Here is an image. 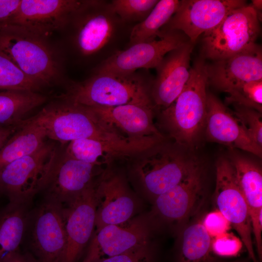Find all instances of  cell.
Returning a JSON list of instances; mask_svg holds the SVG:
<instances>
[{
    "label": "cell",
    "instance_id": "obj_34",
    "mask_svg": "<svg viewBox=\"0 0 262 262\" xmlns=\"http://www.w3.org/2000/svg\"><path fill=\"white\" fill-rule=\"evenodd\" d=\"M242 246L241 240L228 231L212 238V240L213 253L220 257L236 256L241 251Z\"/></svg>",
    "mask_w": 262,
    "mask_h": 262
},
{
    "label": "cell",
    "instance_id": "obj_37",
    "mask_svg": "<svg viewBox=\"0 0 262 262\" xmlns=\"http://www.w3.org/2000/svg\"><path fill=\"white\" fill-rule=\"evenodd\" d=\"M21 0H0V26L7 24L16 13Z\"/></svg>",
    "mask_w": 262,
    "mask_h": 262
},
{
    "label": "cell",
    "instance_id": "obj_33",
    "mask_svg": "<svg viewBox=\"0 0 262 262\" xmlns=\"http://www.w3.org/2000/svg\"><path fill=\"white\" fill-rule=\"evenodd\" d=\"M233 115L249 138L262 148V113L255 109L239 105H234Z\"/></svg>",
    "mask_w": 262,
    "mask_h": 262
},
{
    "label": "cell",
    "instance_id": "obj_28",
    "mask_svg": "<svg viewBox=\"0 0 262 262\" xmlns=\"http://www.w3.org/2000/svg\"><path fill=\"white\" fill-rule=\"evenodd\" d=\"M27 220L24 205L9 203L0 212V262L7 255L18 251Z\"/></svg>",
    "mask_w": 262,
    "mask_h": 262
},
{
    "label": "cell",
    "instance_id": "obj_14",
    "mask_svg": "<svg viewBox=\"0 0 262 262\" xmlns=\"http://www.w3.org/2000/svg\"><path fill=\"white\" fill-rule=\"evenodd\" d=\"M90 108L102 122L126 140L154 144L164 140L154 123L153 106L125 104Z\"/></svg>",
    "mask_w": 262,
    "mask_h": 262
},
{
    "label": "cell",
    "instance_id": "obj_23",
    "mask_svg": "<svg viewBox=\"0 0 262 262\" xmlns=\"http://www.w3.org/2000/svg\"><path fill=\"white\" fill-rule=\"evenodd\" d=\"M49 98L37 92L0 91V128L21 126L32 117L31 114Z\"/></svg>",
    "mask_w": 262,
    "mask_h": 262
},
{
    "label": "cell",
    "instance_id": "obj_12",
    "mask_svg": "<svg viewBox=\"0 0 262 262\" xmlns=\"http://www.w3.org/2000/svg\"><path fill=\"white\" fill-rule=\"evenodd\" d=\"M88 1L21 0L16 13L7 24L17 26L46 39L70 21Z\"/></svg>",
    "mask_w": 262,
    "mask_h": 262
},
{
    "label": "cell",
    "instance_id": "obj_16",
    "mask_svg": "<svg viewBox=\"0 0 262 262\" xmlns=\"http://www.w3.org/2000/svg\"><path fill=\"white\" fill-rule=\"evenodd\" d=\"M203 167L154 198V211L179 231L199 212L205 199Z\"/></svg>",
    "mask_w": 262,
    "mask_h": 262
},
{
    "label": "cell",
    "instance_id": "obj_11",
    "mask_svg": "<svg viewBox=\"0 0 262 262\" xmlns=\"http://www.w3.org/2000/svg\"><path fill=\"white\" fill-rule=\"evenodd\" d=\"M105 169L72 158L61 149L41 191L45 199L65 205L91 186Z\"/></svg>",
    "mask_w": 262,
    "mask_h": 262
},
{
    "label": "cell",
    "instance_id": "obj_27",
    "mask_svg": "<svg viewBox=\"0 0 262 262\" xmlns=\"http://www.w3.org/2000/svg\"><path fill=\"white\" fill-rule=\"evenodd\" d=\"M229 161L250 218L262 211V169L255 162L240 155L233 156Z\"/></svg>",
    "mask_w": 262,
    "mask_h": 262
},
{
    "label": "cell",
    "instance_id": "obj_39",
    "mask_svg": "<svg viewBox=\"0 0 262 262\" xmlns=\"http://www.w3.org/2000/svg\"><path fill=\"white\" fill-rule=\"evenodd\" d=\"M1 262H29L18 251L7 255Z\"/></svg>",
    "mask_w": 262,
    "mask_h": 262
},
{
    "label": "cell",
    "instance_id": "obj_20",
    "mask_svg": "<svg viewBox=\"0 0 262 262\" xmlns=\"http://www.w3.org/2000/svg\"><path fill=\"white\" fill-rule=\"evenodd\" d=\"M193 43L188 41L168 52L155 68L151 97L155 111L168 107L178 97L190 75V60Z\"/></svg>",
    "mask_w": 262,
    "mask_h": 262
},
{
    "label": "cell",
    "instance_id": "obj_15",
    "mask_svg": "<svg viewBox=\"0 0 262 262\" xmlns=\"http://www.w3.org/2000/svg\"><path fill=\"white\" fill-rule=\"evenodd\" d=\"M96 181L63 205L66 245L61 262H80L91 238L96 216Z\"/></svg>",
    "mask_w": 262,
    "mask_h": 262
},
{
    "label": "cell",
    "instance_id": "obj_36",
    "mask_svg": "<svg viewBox=\"0 0 262 262\" xmlns=\"http://www.w3.org/2000/svg\"><path fill=\"white\" fill-rule=\"evenodd\" d=\"M202 223L212 238L228 231L231 226L230 223L217 210L207 213L202 218Z\"/></svg>",
    "mask_w": 262,
    "mask_h": 262
},
{
    "label": "cell",
    "instance_id": "obj_26",
    "mask_svg": "<svg viewBox=\"0 0 262 262\" xmlns=\"http://www.w3.org/2000/svg\"><path fill=\"white\" fill-rule=\"evenodd\" d=\"M31 117L0 149V169L12 162L36 152L48 141L43 129Z\"/></svg>",
    "mask_w": 262,
    "mask_h": 262
},
{
    "label": "cell",
    "instance_id": "obj_13",
    "mask_svg": "<svg viewBox=\"0 0 262 262\" xmlns=\"http://www.w3.org/2000/svg\"><path fill=\"white\" fill-rule=\"evenodd\" d=\"M247 5L242 0H182L161 30H177L194 44L198 37L216 27L230 11Z\"/></svg>",
    "mask_w": 262,
    "mask_h": 262
},
{
    "label": "cell",
    "instance_id": "obj_1",
    "mask_svg": "<svg viewBox=\"0 0 262 262\" xmlns=\"http://www.w3.org/2000/svg\"><path fill=\"white\" fill-rule=\"evenodd\" d=\"M31 118L44 131L49 140L65 146L82 138L115 144L134 152L144 148L142 144L126 140L106 125L92 109L60 96L42 108Z\"/></svg>",
    "mask_w": 262,
    "mask_h": 262
},
{
    "label": "cell",
    "instance_id": "obj_18",
    "mask_svg": "<svg viewBox=\"0 0 262 262\" xmlns=\"http://www.w3.org/2000/svg\"><path fill=\"white\" fill-rule=\"evenodd\" d=\"M110 165L95 183L97 229L109 225H119L130 221L135 208L125 180L110 169Z\"/></svg>",
    "mask_w": 262,
    "mask_h": 262
},
{
    "label": "cell",
    "instance_id": "obj_10",
    "mask_svg": "<svg viewBox=\"0 0 262 262\" xmlns=\"http://www.w3.org/2000/svg\"><path fill=\"white\" fill-rule=\"evenodd\" d=\"M74 42L83 56L100 52L112 43L124 23L113 11L110 3L89 0L75 15Z\"/></svg>",
    "mask_w": 262,
    "mask_h": 262
},
{
    "label": "cell",
    "instance_id": "obj_38",
    "mask_svg": "<svg viewBox=\"0 0 262 262\" xmlns=\"http://www.w3.org/2000/svg\"><path fill=\"white\" fill-rule=\"evenodd\" d=\"M20 127L0 128V149L8 140V139Z\"/></svg>",
    "mask_w": 262,
    "mask_h": 262
},
{
    "label": "cell",
    "instance_id": "obj_19",
    "mask_svg": "<svg viewBox=\"0 0 262 262\" xmlns=\"http://www.w3.org/2000/svg\"><path fill=\"white\" fill-rule=\"evenodd\" d=\"M149 232L147 223L140 219L96 229L81 262H98L148 244Z\"/></svg>",
    "mask_w": 262,
    "mask_h": 262
},
{
    "label": "cell",
    "instance_id": "obj_9",
    "mask_svg": "<svg viewBox=\"0 0 262 262\" xmlns=\"http://www.w3.org/2000/svg\"><path fill=\"white\" fill-rule=\"evenodd\" d=\"M214 199L216 208L236 230L253 262L255 253L249 209L237 182L229 160L221 158L216 164Z\"/></svg>",
    "mask_w": 262,
    "mask_h": 262
},
{
    "label": "cell",
    "instance_id": "obj_30",
    "mask_svg": "<svg viewBox=\"0 0 262 262\" xmlns=\"http://www.w3.org/2000/svg\"><path fill=\"white\" fill-rule=\"evenodd\" d=\"M43 87L26 75L0 51V91L24 90L39 92Z\"/></svg>",
    "mask_w": 262,
    "mask_h": 262
},
{
    "label": "cell",
    "instance_id": "obj_22",
    "mask_svg": "<svg viewBox=\"0 0 262 262\" xmlns=\"http://www.w3.org/2000/svg\"><path fill=\"white\" fill-rule=\"evenodd\" d=\"M205 129L206 136L213 142L262 157V148L249 138L232 113L209 93Z\"/></svg>",
    "mask_w": 262,
    "mask_h": 262
},
{
    "label": "cell",
    "instance_id": "obj_40",
    "mask_svg": "<svg viewBox=\"0 0 262 262\" xmlns=\"http://www.w3.org/2000/svg\"><path fill=\"white\" fill-rule=\"evenodd\" d=\"M262 0H255L252 1V3L250 5L253 9L255 10L258 15V18L260 20V11H262Z\"/></svg>",
    "mask_w": 262,
    "mask_h": 262
},
{
    "label": "cell",
    "instance_id": "obj_21",
    "mask_svg": "<svg viewBox=\"0 0 262 262\" xmlns=\"http://www.w3.org/2000/svg\"><path fill=\"white\" fill-rule=\"evenodd\" d=\"M208 84L227 92L245 82L262 80V52L256 45L246 51L207 64Z\"/></svg>",
    "mask_w": 262,
    "mask_h": 262
},
{
    "label": "cell",
    "instance_id": "obj_3",
    "mask_svg": "<svg viewBox=\"0 0 262 262\" xmlns=\"http://www.w3.org/2000/svg\"><path fill=\"white\" fill-rule=\"evenodd\" d=\"M153 80L144 69L129 74L94 73L82 82L71 83L61 96L90 107L125 104L154 107L151 97Z\"/></svg>",
    "mask_w": 262,
    "mask_h": 262
},
{
    "label": "cell",
    "instance_id": "obj_41",
    "mask_svg": "<svg viewBox=\"0 0 262 262\" xmlns=\"http://www.w3.org/2000/svg\"></svg>",
    "mask_w": 262,
    "mask_h": 262
},
{
    "label": "cell",
    "instance_id": "obj_25",
    "mask_svg": "<svg viewBox=\"0 0 262 262\" xmlns=\"http://www.w3.org/2000/svg\"><path fill=\"white\" fill-rule=\"evenodd\" d=\"M64 150L72 158L102 166L110 165L117 158H128L136 153L115 144L89 138L72 141Z\"/></svg>",
    "mask_w": 262,
    "mask_h": 262
},
{
    "label": "cell",
    "instance_id": "obj_7",
    "mask_svg": "<svg viewBox=\"0 0 262 262\" xmlns=\"http://www.w3.org/2000/svg\"><path fill=\"white\" fill-rule=\"evenodd\" d=\"M260 32V20L250 5L233 10L203 34V56L214 61L249 49L257 45Z\"/></svg>",
    "mask_w": 262,
    "mask_h": 262
},
{
    "label": "cell",
    "instance_id": "obj_31",
    "mask_svg": "<svg viewBox=\"0 0 262 262\" xmlns=\"http://www.w3.org/2000/svg\"><path fill=\"white\" fill-rule=\"evenodd\" d=\"M228 104L244 106L262 111V80L245 82L228 90Z\"/></svg>",
    "mask_w": 262,
    "mask_h": 262
},
{
    "label": "cell",
    "instance_id": "obj_8",
    "mask_svg": "<svg viewBox=\"0 0 262 262\" xmlns=\"http://www.w3.org/2000/svg\"><path fill=\"white\" fill-rule=\"evenodd\" d=\"M158 36V40L135 44L113 53L100 63L94 73L129 74L156 68L168 52L189 41L177 30H161Z\"/></svg>",
    "mask_w": 262,
    "mask_h": 262
},
{
    "label": "cell",
    "instance_id": "obj_5",
    "mask_svg": "<svg viewBox=\"0 0 262 262\" xmlns=\"http://www.w3.org/2000/svg\"><path fill=\"white\" fill-rule=\"evenodd\" d=\"M0 51L44 87L59 76L58 64L46 39L17 26H0Z\"/></svg>",
    "mask_w": 262,
    "mask_h": 262
},
{
    "label": "cell",
    "instance_id": "obj_29",
    "mask_svg": "<svg viewBox=\"0 0 262 262\" xmlns=\"http://www.w3.org/2000/svg\"><path fill=\"white\" fill-rule=\"evenodd\" d=\"M180 3L178 0H159L149 15L132 28L129 46L155 40L176 12Z\"/></svg>",
    "mask_w": 262,
    "mask_h": 262
},
{
    "label": "cell",
    "instance_id": "obj_17",
    "mask_svg": "<svg viewBox=\"0 0 262 262\" xmlns=\"http://www.w3.org/2000/svg\"><path fill=\"white\" fill-rule=\"evenodd\" d=\"M33 221L31 246L37 262H61L66 245L63 205L45 199Z\"/></svg>",
    "mask_w": 262,
    "mask_h": 262
},
{
    "label": "cell",
    "instance_id": "obj_6",
    "mask_svg": "<svg viewBox=\"0 0 262 262\" xmlns=\"http://www.w3.org/2000/svg\"><path fill=\"white\" fill-rule=\"evenodd\" d=\"M60 150L55 142L48 140L36 152L0 169V194L10 203L25 205L41 191Z\"/></svg>",
    "mask_w": 262,
    "mask_h": 262
},
{
    "label": "cell",
    "instance_id": "obj_32",
    "mask_svg": "<svg viewBox=\"0 0 262 262\" xmlns=\"http://www.w3.org/2000/svg\"><path fill=\"white\" fill-rule=\"evenodd\" d=\"M158 0H113L112 10L124 23L142 21L151 12Z\"/></svg>",
    "mask_w": 262,
    "mask_h": 262
},
{
    "label": "cell",
    "instance_id": "obj_35",
    "mask_svg": "<svg viewBox=\"0 0 262 262\" xmlns=\"http://www.w3.org/2000/svg\"><path fill=\"white\" fill-rule=\"evenodd\" d=\"M152 251L148 244L98 262H152Z\"/></svg>",
    "mask_w": 262,
    "mask_h": 262
},
{
    "label": "cell",
    "instance_id": "obj_24",
    "mask_svg": "<svg viewBox=\"0 0 262 262\" xmlns=\"http://www.w3.org/2000/svg\"><path fill=\"white\" fill-rule=\"evenodd\" d=\"M177 262H214L212 238L202 223V217L192 218L179 231Z\"/></svg>",
    "mask_w": 262,
    "mask_h": 262
},
{
    "label": "cell",
    "instance_id": "obj_2",
    "mask_svg": "<svg viewBox=\"0 0 262 262\" xmlns=\"http://www.w3.org/2000/svg\"><path fill=\"white\" fill-rule=\"evenodd\" d=\"M207 64L196 60L183 90L167 108L160 111V128L177 144L194 147L205 129L207 114Z\"/></svg>",
    "mask_w": 262,
    "mask_h": 262
},
{
    "label": "cell",
    "instance_id": "obj_4",
    "mask_svg": "<svg viewBox=\"0 0 262 262\" xmlns=\"http://www.w3.org/2000/svg\"><path fill=\"white\" fill-rule=\"evenodd\" d=\"M183 147L163 140L129 157L132 173L153 198L202 168L198 160Z\"/></svg>",
    "mask_w": 262,
    "mask_h": 262
}]
</instances>
